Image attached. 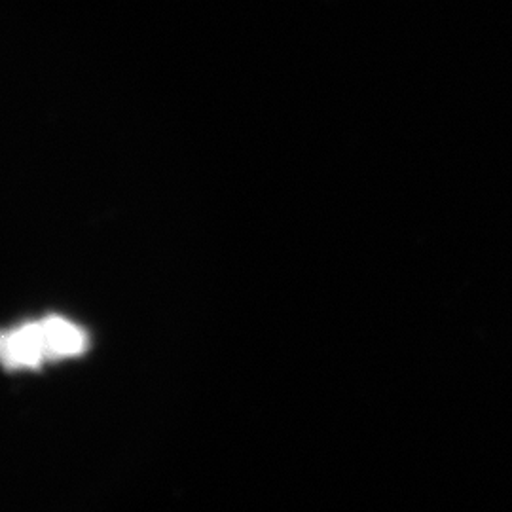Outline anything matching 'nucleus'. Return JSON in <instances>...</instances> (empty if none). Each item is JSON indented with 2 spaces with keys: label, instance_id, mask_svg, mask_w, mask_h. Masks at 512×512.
<instances>
[{
  "label": "nucleus",
  "instance_id": "f257e3e1",
  "mask_svg": "<svg viewBox=\"0 0 512 512\" xmlns=\"http://www.w3.org/2000/svg\"><path fill=\"white\" fill-rule=\"evenodd\" d=\"M86 348L80 329L61 319L14 330L2 338V359L8 366L38 365L46 357L74 355Z\"/></svg>",
  "mask_w": 512,
  "mask_h": 512
}]
</instances>
